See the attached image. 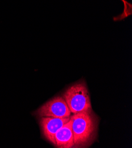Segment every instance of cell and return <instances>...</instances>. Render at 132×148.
Here are the masks:
<instances>
[{
  "label": "cell",
  "instance_id": "1",
  "mask_svg": "<svg viewBox=\"0 0 132 148\" xmlns=\"http://www.w3.org/2000/svg\"><path fill=\"white\" fill-rule=\"evenodd\" d=\"M74 135V147H88L95 141L98 130V119L91 112H81L70 116Z\"/></svg>",
  "mask_w": 132,
  "mask_h": 148
},
{
  "label": "cell",
  "instance_id": "2",
  "mask_svg": "<svg viewBox=\"0 0 132 148\" xmlns=\"http://www.w3.org/2000/svg\"><path fill=\"white\" fill-rule=\"evenodd\" d=\"M62 97L72 114L92 111L90 95L84 82L69 87Z\"/></svg>",
  "mask_w": 132,
  "mask_h": 148
},
{
  "label": "cell",
  "instance_id": "3",
  "mask_svg": "<svg viewBox=\"0 0 132 148\" xmlns=\"http://www.w3.org/2000/svg\"><path fill=\"white\" fill-rule=\"evenodd\" d=\"M71 112L63 97L56 96L41 106L34 112L37 117H69Z\"/></svg>",
  "mask_w": 132,
  "mask_h": 148
},
{
  "label": "cell",
  "instance_id": "4",
  "mask_svg": "<svg viewBox=\"0 0 132 148\" xmlns=\"http://www.w3.org/2000/svg\"><path fill=\"white\" fill-rule=\"evenodd\" d=\"M70 117L59 118L53 117H40V126L42 134L48 141L55 146L56 133L69 120Z\"/></svg>",
  "mask_w": 132,
  "mask_h": 148
},
{
  "label": "cell",
  "instance_id": "5",
  "mask_svg": "<svg viewBox=\"0 0 132 148\" xmlns=\"http://www.w3.org/2000/svg\"><path fill=\"white\" fill-rule=\"evenodd\" d=\"M55 146L57 147L72 148L74 147V135L70 119L57 130L55 136Z\"/></svg>",
  "mask_w": 132,
  "mask_h": 148
}]
</instances>
